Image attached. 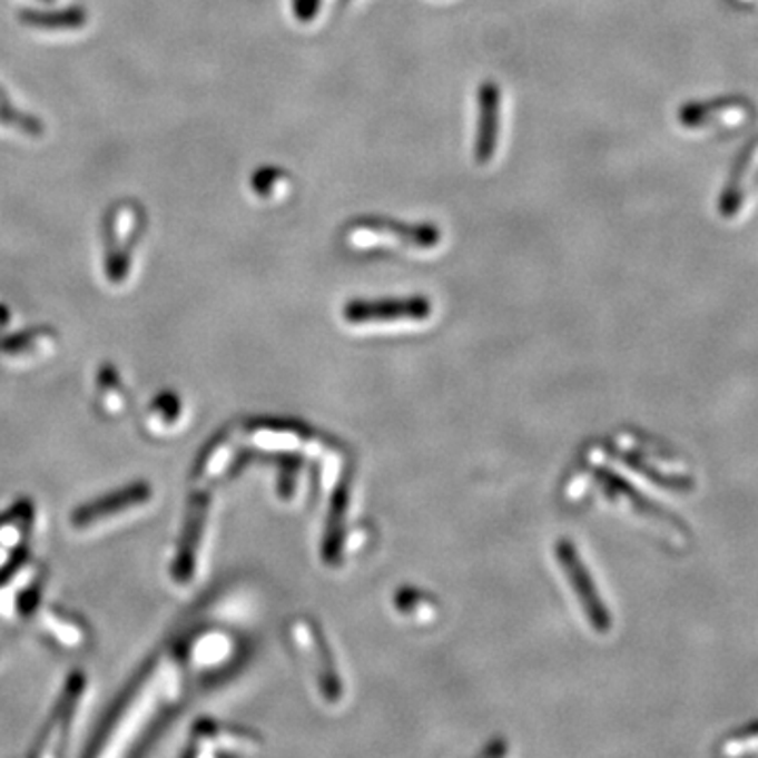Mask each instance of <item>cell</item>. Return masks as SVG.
Returning <instances> with one entry per match:
<instances>
[{"instance_id":"1","label":"cell","mask_w":758,"mask_h":758,"mask_svg":"<svg viewBox=\"0 0 758 758\" xmlns=\"http://www.w3.org/2000/svg\"><path fill=\"white\" fill-rule=\"evenodd\" d=\"M144 211L139 205H117L106 219V276L122 283L131 268V252L144 230Z\"/></svg>"},{"instance_id":"2","label":"cell","mask_w":758,"mask_h":758,"mask_svg":"<svg viewBox=\"0 0 758 758\" xmlns=\"http://www.w3.org/2000/svg\"><path fill=\"white\" fill-rule=\"evenodd\" d=\"M152 498H155V491L146 483L127 486L122 491L110 493L106 498H99L96 502L75 510L70 516V525L78 533H89L104 526L115 525L120 519H127L139 510H144L152 502Z\"/></svg>"},{"instance_id":"3","label":"cell","mask_w":758,"mask_h":758,"mask_svg":"<svg viewBox=\"0 0 758 758\" xmlns=\"http://www.w3.org/2000/svg\"><path fill=\"white\" fill-rule=\"evenodd\" d=\"M207 512H209V493L207 486H196L195 493L190 495L184 529L179 533L176 557L171 563V578L179 585L193 582L196 571V557L203 540V531L207 523Z\"/></svg>"},{"instance_id":"4","label":"cell","mask_w":758,"mask_h":758,"mask_svg":"<svg viewBox=\"0 0 758 758\" xmlns=\"http://www.w3.org/2000/svg\"><path fill=\"white\" fill-rule=\"evenodd\" d=\"M432 314L429 297H392V299H354L344 308V318L352 325L396 323V321H426Z\"/></svg>"},{"instance_id":"5","label":"cell","mask_w":758,"mask_h":758,"mask_svg":"<svg viewBox=\"0 0 758 758\" xmlns=\"http://www.w3.org/2000/svg\"><path fill=\"white\" fill-rule=\"evenodd\" d=\"M557 557H559V563L563 567L567 580L571 582L573 590H575V597H578V601L582 604L585 618L592 622L594 630L607 632L611 628V616H609L607 607L601 601V597L597 592V585L592 582L588 569L583 567L578 548L569 544L567 540H561L557 544Z\"/></svg>"},{"instance_id":"6","label":"cell","mask_w":758,"mask_h":758,"mask_svg":"<svg viewBox=\"0 0 758 758\" xmlns=\"http://www.w3.org/2000/svg\"><path fill=\"white\" fill-rule=\"evenodd\" d=\"M85 689H87L85 677L80 672H75L70 677V681L66 682L63 693H61L47 727L40 731L37 748L32 750L35 757H58L63 752V744H66L68 731L72 727V719L77 715L78 703H80Z\"/></svg>"},{"instance_id":"7","label":"cell","mask_w":758,"mask_h":758,"mask_svg":"<svg viewBox=\"0 0 758 758\" xmlns=\"http://www.w3.org/2000/svg\"><path fill=\"white\" fill-rule=\"evenodd\" d=\"M58 351V333L51 329L23 331L0 342V365L2 367H30L39 365Z\"/></svg>"},{"instance_id":"8","label":"cell","mask_w":758,"mask_h":758,"mask_svg":"<svg viewBox=\"0 0 758 758\" xmlns=\"http://www.w3.org/2000/svg\"><path fill=\"white\" fill-rule=\"evenodd\" d=\"M40 637L63 653H78L91 641L87 623L58 607L42 609L37 618Z\"/></svg>"},{"instance_id":"9","label":"cell","mask_w":758,"mask_h":758,"mask_svg":"<svg viewBox=\"0 0 758 758\" xmlns=\"http://www.w3.org/2000/svg\"><path fill=\"white\" fill-rule=\"evenodd\" d=\"M752 117V106L744 99H717L708 104H687L679 120L687 129L703 127H738Z\"/></svg>"},{"instance_id":"10","label":"cell","mask_w":758,"mask_h":758,"mask_svg":"<svg viewBox=\"0 0 758 758\" xmlns=\"http://www.w3.org/2000/svg\"><path fill=\"white\" fill-rule=\"evenodd\" d=\"M758 174V141L746 148V152L739 156L738 165L734 167L731 177L727 181V188L720 196L719 209L725 217H736L746 205L748 195V177Z\"/></svg>"},{"instance_id":"11","label":"cell","mask_w":758,"mask_h":758,"mask_svg":"<svg viewBox=\"0 0 758 758\" xmlns=\"http://www.w3.org/2000/svg\"><path fill=\"white\" fill-rule=\"evenodd\" d=\"M481 120H479V137H476V160L483 165L493 158L498 146L500 131V89L495 82H485L481 87Z\"/></svg>"},{"instance_id":"12","label":"cell","mask_w":758,"mask_h":758,"mask_svg":"<svg viewBox=\"0 0 758 758\" xmlns=\"http://www.w3.org/2000/svg\"><path fill=\"white\" fill-rule=\"evenodd\" d=\"M96 405L106 420L122 417L129 408V394L117 370L110 365L99 367Z\"/></svg>"},{"instance_id":"13","label":"cell","mask_w":758,"mask_h":758,"mask_svg":"<svg viewBox=\"0 0 758 758\" xmlns=\"http://www.w3.org/2000/svg\"><path fill=\"white\" fill-rule=\"evenodd\" d=\"M184 420V405L179 401V396L174 392H165L156 398L155 403H150V407L144 415V429L155 436V439H163L174 434L179 424Z\"/></svg>"},{"instance_id":"14","label":"cell","mask_w":758,"mask_h":758,"mask_svg":"<svg viewBox=\"0 0 758 758\" xmlns=\"http://www.w3.org/2000/svg\"><path fill=\"white\" fill-rule=\"evenodd\" d=\"M21 23L37 28V30H51V32H63V30H78L87 23V11L80 7H68L59 11H23Z\"/></svg>"},{"instance_id":"15","label":"cell","mask_w":758,"mask_h":758,"mask_svg":"<svg viewBox=\"0 0 758 758\" xmlns=\"http://www.w3.org/2000/svg\"><path fill=\"white\" fill-rule=\"evenodd\" d=\"M35 521V510L30 504H18L0 516V545L16 552L28 538Z\"/></svg>"},{"instance_id":"16","label":"cell","mask_w":758,"mask_h":758,"mask_svg":"<svg viewBox=\"0 0 758 758\" xmlns=\"http://www.w3.org/2000/svg\"><path fill=\"white\" fill-rule=\"evenodd\" d=\"M0 122L11 127V129H20L21 134L28 137H40L45 134V127L39 118L21 112L20 108H16L9 98L4 96V91L0 89Z\"/></svg>"},{"instance_id":"17","label":"cell","mask_w":758,"mask_h":758,"mask_svg":"<svg viewBox=\"0 0 758 758\" xmlns=\"http://www.w3.org/2000/svg\"><path fill=\"white\" fill-rule=\"evenodd\" d=\"M346 489L342 486L335 493V500L331 504L329 525H327V533H325V557L333 559L335 552H339V544H342V529H344V512H346Z\"/></svg>"},{"instance_id":"18","label":"cell","mask_w":758,"mask_h":758,"mask_svg":"<svg viewBox=\"0 0 758 758\" xmlns=\"http://www.w3.org/2000/svg\"><path fill=\"white\" fill-rule=\"evenodd\" d=\"M4 323H7V311L0 306V329L4 327Z\"/></svg>"},{"instance_id":"19","label":"cell","mask_w":758,"mask_h":758,"mask_svg":"<svg viewBox=\"0 0 758 758\" xmlns=\"http://www.w3.org/2000/svg\"><path fill=\"white\" fill-rule=\"evenodd\" d=\"M45 2H53V0H45Z\"/></svg>"}]
</instances>
